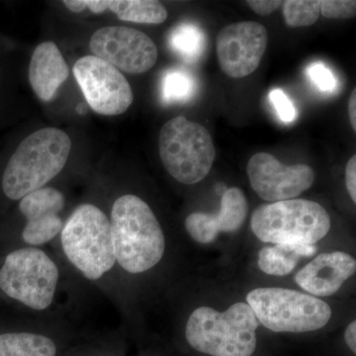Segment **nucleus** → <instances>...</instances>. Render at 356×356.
I'll list each match as a JSON object with an SVG mask.
<instances>
[{"mask_svg":"<svg viewBox=\"0 0 356 356\" xmlns=\"http://www.w3.org/2000/svg\"><path fill=\"white\" fill-rule=\"evenodd\" d=\"M70 149L69 135L58 128L41 129L21 140L2 172L6 197L17 201L43 188L64 170Z\"/></svg>","mask_w":356,"mask_h":356,"instance_id":"f257e3e1","label":"nucleus"},{"mask_svg":"<svg viewBox=\"0 0 356 356\" xmlns=\"http://www.w3.org/2000/svg\"><path fill=\"white\" fill-rule=\"evenodd\" d=\"M110 226L116 261L128 273H145L163 259V229L153 210L138 196L127 194L115 201Z\"/></svg>","mask_w":356,"mask_h":356,"instance_id":"f03ea898","label":"nucleus"},{"mask_svg":"<svg viewBox=\"0 0 356 356\" xmlns=\"http://www.w3.org/2000/svg\"><path fill=\"white\" fill-rule=\"evenodd\" d=\"M259 323L248 303L219 312L199 307L191 314L185 336L197 351L212 356H250L257 348Z\"/></svg>","mask_w":356,"mask_h":356,"instance_id":"7ed1b4c3","label":"nucleus"},{"mask_svg":"<svg viewBox=\"0 0 356 356\" xmlns=\"http://www.w3.org/2000/svg\"><path fill=\"white\" fill-rule=\"evenodd\" d=\"M250 227L264 243L314 245L331 229V218L322 205L305 199H290L259 206Z\"/></svg>","mask_w":356,"mask_h":356,"instance_id":"20e7f679","label":"nucleus"},{"mask_svg":"<svg viewBox=\"0 0 356 356\" xmlns=\"http://www.w3.org/2000/svg\"><path fill=\"white\" fill-rule=\"evenodd\" d=\"M60 233L65 254L88 280H99L114 266L111 226L99 208L92 204L79 206Z\"/></svg>","mask_w":356,"mask_h":356,"instance_id":"39448f33","label":"nucleus"},{"mask_svg":"<svg viewBox=\"0 0 356 356\" xmlns=\"http://www.w3.org/2000/svg\"><path fill=\"white\" fill-rule=\"evenodd\" d=\"M163 165L181 184H198L207 177L216 158L209 131L184 116L166 122L159 133Z\"/></svg>","mask_w":356,"mask_h":356,"instance_id":"423d86ee","label":"nucleus"},{"mask_svg":"<svg viewBox=\"0 0 356 356\" xmlns=\"http://www.w3.org/2000/svg\"><path fill=\"white\" fill-rule=\"evenodd\" d=\"M247 301L259 324L275 332L317 331L332 318L329 304L292 289L257 288L248 293Z\"/></svg>","mask_w":356,"mask_h":356,"instance_id":"0eeeda50","label":"nucleus"},{"mask_svg":"<svg viewBox=\"0 0 356 356\" xmlns=\"http://www.w3.org/2000/svg\"><path fill=\"white\" fill-rule=\"evenodd\" d=\"M58 280V266L38 248L14 250L0 268V289L37 311L51 305Z\"/></svg>","mask_w":356,"mask_h":356,"instance_id":"6e6552de","label":"nucleus"},{"mask_svg":"<svg viewBox=\"0 0 356 356\" xmlns=\"http://www.w3.org/2000/svg\"><path fill=\"white\" fill-rule=\"evenodd\" d=\"M74 74L89 106L96 113L116 116L125 113L134 102L130 83L106 60L86 56L74 65Z\"/></svg>","mask_w":356,"mask_h":356,"instance_id":"1a4fd4ad","label":"nucleus"},{"mask_svg":"<svg viewBox=\"0 0 356 356\" xmlns=\"http://www.w3.org/2000/svg\"><path fill=\"white\" fill-rule=\"evenodd\" d=\"M89 48L95 57L128 74H145L158 60V48L147 34L125 26H107L91 36Z\"/></svg>","mask_w":356,"mask_h":356,"instance_id":"9d476101","label":"nucleus"},{"mask_svg":"<svg viewBox=\"0 0 356 356\" xmlns=\"http://www.w3.org/2000/svg\"><path fill=\"white\" fill-rule=\"evenodd\" d=\"M266 28L254 21L226 26L217 37V57L226 76L243 79L254 74L266 54Z\"/></svg>","mask_w":356,"mask_h":356,"instance_id":"9b49d317","label":"nucleus"},{"mask_svg":"<svg viewBox=\"0 0 356 356\" xmlns=\"http://www.w3.org/2000/svg\"><path fill=\"white\" fill-rule=\"evenodd\" d=\"M247 172L255 193L268 202L297 197L315 181L311 166L285 165L268 153L254 154L248 161Z\"/></svg>","mask_w":356,"mask_h":356,"instance_id":"f8f14e48","label":"nucleus"},{"mask_svg":"<svg viewBox=\"0 0 356 356\" xmlns=\"http://www.w3.org/2000/svg\"><path fill=\"white\" fill-rule=\"evenodd\" d=\"M65 204L64 194L53 187H43L20 199L19 210L27 221L22 232L24 242L44 245L58 235L64 228L60 213Z\"/></svg>","mask_w":356,"mask_h":356,"instance_id":"ddd939ff","label":"nucleus"},{"mask_svg":"<svg viewBox=\"0 0 356 356\" xmlns=\"http://www.w3.org/2000/svg\"><path fill=\"white\" fill-rule=\"evenodd\" d=\"M248 213L245 193L232 187L222 195L221 209L216 215L192 213L185 220V229L194 241L210 243L220 233H234L243 226Z\"/></svg>","mask_w":356,"mask_h":356,"instance_id":"4468645a","label":"nucleus"},{"mask_svg":"<svg viewBox=\"0 0 356 356\" xmlns=\"http://www.w3.org/2000/svg\"><path fill=\"white\" fill-rule=\"evenodd\" d=\"M356 271V261L343 252L318 255L295 276V281L312 296L336 294Z\"/></svg>","mask_w":356,"mask_h":356,"instance_id":"2eb2a0df","label":"nucleus"},{"mask_svg":"<svg viewBox=\"0 0 356 356\" xmlns=\"http://www.w3.org/2000/svg\"><path fill=\"white\" fill-rule=\"evenodd\" d=\"M69 65L54 42H44L33 51L29 65V81L42 102H51L69 77Z\"/></svg>","mask_w":356,"mask_h":356,"instance_id":"dca6fc26","label":"nucleus"},{"mask_svg":"<svg viewBox=\"0 0 356 356\" xmlns=\"http://www.w3.org/2000/svg\"><path fill=\"white\" fill-rule=\"evenodd\" d=\"M317 252L314 245L280 243L262 248L259 252L257 266L268 275L284 276L291 273L301 257H313Z\"/></svg>","mask_w":356,"mask_h":356,"instance_id":"f3484780","label":"nucleus"},{"mask_svg":"<svg viewBox=\"0 0 356 356\" xmlns=\"http://www.w3.org/2000/svg\"><path fill=\"white\" fill-rule=\"evenodd\" d=\"M107 10L127 22L161 24L168 19V10L154 0H106Z\"/></svg>","mask_w":356,"mask_h":356,"instance_id":"a211bd4d","label":"nucleus"},{"mask_svg":"<svg viewBox=\"0 0 356 356\" xmlns=\"http://www.w3.org/2000/svg\"><path fill=\"white\" fill-rule=\"evenodd\" d=\"M56 344L49 337L30 332L0 334V356H55Z\"/></svg>","mask_w":356,"mask_h":356,"instance_id":"6ab92c4d","label":"nucleus"},{"mask_svg":"<svg viewBox=\"0 0 356 356\" xmlns=\"http://www.w3.org/2000/svg\"><path fill=\"white\" fill-rule=\"evenodd\" d=\"M168 44L185 62H197L207 46V37L200 26L185 22L177 26L168 36Z\"/></svg>","mask_w":356,"mask_h":356,"instance_id":"aec40b11","label":"nucleus"},{"mask_svg":"<svg viewBox=\"0 0 356 356\" xmlns=\"http://www.w3.org/2000/svg\"><path fill=\"white\" fill-rule=\"evenodd\" d=\"M161 99L166 104L187 102L195 93V79L184 70H168L161 79Z\"/></svg>","mask_w":356,"mask_h":356,"instance_id":"412c9836","label":"nucleus"},{"mask_svg":"<svg viewBox=\"0 0 356 356\" xmlns=\"http://www.w3.org/2000/svg\"><path fill=\"white\" fill-rule=\"evenodd\" d=\"M282 11L289 27H307L317 22L321 4L318 0H286L283 1Z\"/></svg>","mask_w":356,"mask_h":356,"instance_id":"4be33fe9","label":"nucleus"},{"mask_svg":"<svg viewBox=\"0 0 356 356\" xmlns=\"http://www.w3.org/2000/svg\"><path fill=\"white\" fill-rule=\"evenodd\" d=\"M306 74L316 88L324 93H334L337 89V79L331 69L322 62H314L308 65Z\"/></svg>","mask_w":356,"mask_h":356,"instance_id":"5701e85b","label":"nucleus"},{"mask_svg":"<svg viewBox=\"0 0 356 356\" xmlns=\"http://www.w3.org/2000/svg\"><path fill=\"white\" fill-rule=\"evenodd\" d=\"M321 14L331 19H348L356 15L355 0H322Z\"/></svg>","mask_w":356,"mask_h":356,"instance_id":"b1692460","label":"nucleus"},{"mask_svg":"<svg viewBox=\"0 0 356 356\" xmlns=\"http://www.w3.org/2000/svg\"><path fill=\"white\" fill-rule=\"evenodd\" d=\"M268 98L281 121L289 124L296 120V108L284 91L281 89H273L269 93Z\"/></svg>","mask_w":356,"mask_h":356,"instance_id":"393cba45","label":"nucleus"},{"mask_svg":"<svg viewBox=\"0 0 356 356\" xmlns=\"http://www.w3.org/2000/svg\"><path fill=\"white\" fill-rule=\"evenodd\" d=\"M247 3L255 13L261 16H267L282 6L283 1H280V0H250V1H247Z\"/></svg>","mask_w":356,"mask_h":356,"instance_id":"a878e982","label":"nucleus"},{"mask_svg":"<svg viewBox=\"0 0 356 356\" xmlns=\"http://www.w3.org/2000/svg\"><path fill=\"white\" fill-rule=\"evenodd\" d=\"M346 189L351 200L356 202V156H351L346 166Z\"/></svg>","mask_w":356,"mask_h":356,"instance_id":"bb28decb","label":"nucleus"},{"mask_svg":"<svg viewBox=\"0 0 356 356\" xmlns=\"http://www.w3.org/2000/svg\"><path fill=\"white\" fill-rule=\"evenodd\" d=\"M344 339L348 348L353 353H356V322L353 321L344 332Z\"/></svg>","mask_w":356,"mask_h":356,"instance_id":"cd10ccee","label":"nucleus"},{"mask_svg":"<svg viewBox=\"0 0 356 356\" xmlns=\"http://www.w3.org/2000/svg\"><path fill=\"white\" fill-rule=\"evenodd\" d=\"M348 115H350V120L351 127L356 131V89H353L351 92L350 102H348Z\"/></svg>","mask_w":356,"mask_h":356,"instance_id":"c85d7f7f","label":"nucleus"},{"mask_svg":"<svg viewBox=\"0 0 356 356\" xmlns=\"http://www.w3.org/2000/svg\"><path fill=\"white\" fill-rule=\"evenodd\" d=\"M64 4L72 13H79L86 9L84 0H65Z\"/></svg>","mask_w":356,"mask_h":356,"instance_id":"c756f323","label":"nucleus"},{"mask_svg":"<svg viewBox=\"0 0 356 356\" xmlns=\"http://www.w3.org/2000/svg\"><path fill=\"white\" fill-rule=\"evenodd\" d=\"M227 191H228V189H227L226 184H218L215 185V191H216L217 194H220V195H222Z\"/></svg>","mask_w":356,"mask_h":356,"instance_id":"7c9ffc66","label":"nucleus"},{"mask_svg":"<svg viewBox=\"0 0 356 356\" xmlns=\"http://www.w3.org/2000/svg\"><path fill=\"white\" fill-rule=\"evenodd\" d=\"M86 107L84 106L83 104H79V106H77V111H79V113H84L86 112Z\"/></svg>","mask_w":356,"mask_h":356,"instance_id":"2f4dec72","label":"nucleus"}]
</instances>
